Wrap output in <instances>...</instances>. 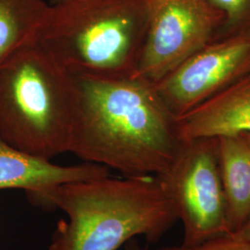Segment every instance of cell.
Returning <instances> with one entry per match:
<instances>
[{"instance_id":"5b68a950","label":"cell","mask_w":250,"mask_h":250,"mask_svg":"<svg viewBox=\"0 0 250 250\" xmlns=\"http://www.w3.org/2000/svg\"><path fill=\"white\" fill-rule=\"evenodd\" d=\"M184 226V246L228 234L217 138L181 141L165 172L157 175Z\"/></svg>"},{"instance_id":"8992f818","label":"cell","mask_w":250,"mask_h":250,"mask_svg":"<svg viewBox=\"0 0 250 250\" xmlns=\"http://www.w3.org/2000/svg\"><path fill=\"white\" fill-rule=\"evenodd\" d=\"M148 23L134 76L157 83L216 40L224 15L208 0H147Z\"/></svg>"},{"instance_id":"7a4b0ae2","label":"cell","mask_w":250,"mask_h":250,"mask_svg":"<svg viewBox=\"0 0 250 250\" xmlns=\"http://www.w3.org/2000/svg\"><path fill=\"white\" fill-rule=\"evenodd\" d=\"M27 197L67 215L57 224L48 250H118L136 236L156 243L179 221L154 175L77 181Z\"/></svg>"},{"instance_id":"3957f363","label":"cell","mask_w":250,"mask_h":250,"mask_svg":"<svg viewBox=\"0 0 250 250\" xmlns=\"http://www.w3.org/2000/svg\"><path fill=\"white\" fill-rule=\"evenodd\" d=\"M148 23L147 0H70L49 5L37 41L74 76H134Z\"/></svg>"},{"instance_id":"7c38bea8","label":"cell","mask_w":250,"mask_h":250,"mask_svg":"<svg viewBox=\"0 0 250 250\" xmlns=\"http://www.w3.org/2000/svg\"><path fill=\"white\" fill-rule=\"evenodd\" d=\"M224 15L216 40L250 33V0H208Z\"/></svg>"},{"instance_id":"9c48e42d","label":"cell","mask_w":250,"mask_h":250,"mask_svg":"<svg viewBox=\"0 0 250 250\" xmlns=\"http://www.w3.org/2000/svg\"><path fill=\"white\" fill-rule=\"evenodd\" d=\"M110 175L107 167L83 162L62 166L10 146L0 137V190L21 189L26 196L63 184Z\"/></svg>"},{"instance_id":"ba28073f","label":"cell","mask_w":250,"mask_h":250,"mask_svg":"<svg viewBox=\"0 0 250 250\" xmlns=\"http://www.w3.org/2000/svg\"><path fill=\"white\" fill-rule=\"evenodd\" d=\"M175 120L180 141L250 133V73Z\"/></svg>"},{"instance_id":"e0dca14e","label":"cell","mask_w":250,"mask_h":250,"mask_svg":"<svg viewBox=\"0 0 250 250\" xmlns=\"http://www.w3.org/2000/svg\"><path fill=\"white\" fill-rule=\"evenodd\" d=\"M241 136L244 137V139L247 141V143L249 144L250 146V133H246V134H241Z\"/></svg>"},{"instance_id":"5bb4252c","label":"cell","mask_w":250,"mask_h":250,"mask_svg":"<svg viewBox=\"0 0 250 250\" xmlns=\"http://www.w3.org/2000/svg\"><path fill=\"white\" fill-rule=\"evenodd\" d=\"M234 235H236L237 237H239L241 239L250 242V217L247 221V223L243 225L241 229Z\"/></svg>"},{"instance_id":"9a60e30c","label":"cell","mask_w":250,"mask_h":250,"mask_svg":"<svg viewBox=\"0 0 250 250\" xmlns=\"http://www.w3.org/2000/svg\"><path fill=\"white\" fill-rule=\"evenodd\" d=\"M125 250H148L147 247H142L135 239L127 242L125 245Z\"/></svg>"},{"instance_id":"30bf717a","label":"cell","mask_w":250,"mask_h":250,"mask_svg":"<svg viewBox=\"0 0 250 250\" xmlns=\"http://www.w3.org/2000/svg\"><path fill=\"white\" fill-rule=\"evenodd\" d=\"M217 139L227 225L235 234L250 217V146L241 135Z\"/></svg>"},{"instance_id":"4fadbf2b","label":"cell","mask_w":250,"mask_h":250,"mask_svg":"<svg viewBox=\"0 0 250 250\" xmlns=\"http://www.w3.org/2000/svg\"><path fill=\"white\" fill-rule=\"evenodd\" d=\"M157 250H250V242L234 234H224L208 239L195 246H172Z\"/></svg>"},{"instance_id":"2e32d148","label":"cell","mask_w":250,"mask_h":250,"mask_svg":"<svg viewBox=\"0 0 250 250\" xmlns=\"http://www.w3.org/2000/svg\"><path fill=\"white\" fill-rule=\"evenodd\" d=\"M66 1H70V0H50L49 5H57V4L63 3V2H66Z\"/></svg>"},{"instance_id":"52a82bcc","label":"cell","mask_w":250,"mask_h":250,"mask_svg":"<svg viewBox=\"0 0 250 250\" xmlns=\"http://www.w3.org/2000/svg\"><path fill=\"white\" fill-rule=\"evenodd\" d=\"M250 73V33L224 37L203 46L155 83L177 118Z\"/></svg>"},{"instance_id":"6da1fadb","label":"cell","mask_w":250,"mask_h":250,"mask_svg":"<svg viewBox=\"0 0 250 250\" xmlns=\"http://www.w3.org/2000/svg\"><path fill=\"white\" fill-rule=\"evenodd\" d=\"M72 76L77 112L69 152L125 177L157 176L168 170L181 141L175 117L155 83L135 76Z\"/></svg>"},{"instance_id":"8fae6325","label":"cell","mask_w":250,"mask_h":250,"mask_svg":"<svg viewBox=\"0 0 250 250\" xmlns=\"http://www.w3.org/2000/svg\"><path fill=\"white\" fill-rule=\"evenodd\" d=\"M48 9L44 0H0V66L37 39Z\"/></svg>"},{"instance_id":"277c9868","label":"cell","mask_w":250,"mask_h":250,"mask_svg":"<svg viewBox=\"0 0 250 250\" xmlns=\"http://www.w3.org/2000/svg\"><path fill=\"white\" fill-rule=\"evenodd\" d=\"M76 112L74 77L37 39L0 66V137L10 146L50 161L69 152Z\"/></svg>"}]
</instances>
